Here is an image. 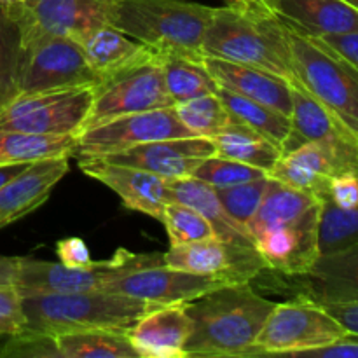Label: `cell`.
<instances>
[{"label":"cell","mask_w":358,"mask_h":358,"mask_svg":"<svg viewBox=\"0 0 358 358\" xmlns=\"http://www.w3.org/2000/svg\"><path fill=\"white\" fill-rule=\"evenodd\" d=\"M301 357L317 358H358V334L346 332L343 338L336 339L331 345L320 346L304 352Z\"/></svg>","instance_id":"cell-43"},{"label":"cell","mask_w":358,"mask_h":358,"mask_svg":"<svg viewBox=\"0 0 358 358\" xmlns=\"http://www.w3.org/2000/svg\"><path fill=\"white\" fill-rule=\"evenodd\" d=\"M345 171H358V143L308 142L282 154L268 177L318 198L329 180Z\"/></svg>","instance_id":"cell-13"},{"label":"cell","mask_w":358,"mask_h":358,"mask_svg":"<svg viewBox=\"0 0 358 358\" xmlns=\"http://www.w3.org/2000/svg\"><path fill=\"white\" fill-rule=\"evenodd\" d=\"M27 163H14V164H0V189L7 184V182L13 180L14 177L21 173V171L27 168Z\"/></svg>","instance_id":"cell-47"},{"label":"cell","mask_w":358,"mask_h":358,"mask_svg":"<svg viewBox=\"0 0 358 358\" xmlns=\"http://www.w3.org/2000/svg\"><path fill=\"white\" fill-rule=\"evenodd\" d=\"M318 215V247L320 255L345 250L358 243V206L341 208L329 198L320 196Z\"/></svg>","instance_id":"cell-33"},{"label":"cell","mask_w":358,"mask_h":358,"mask_svg":"<svg viewBox=\"0 0 358 358\" xmlns=\"http://www.w3.org/2000/svg\"><path fill=\"white\" fill-rule=\"evenodd\" d=\"M23 301L14 285L0 287V336L17 334L24 331Z\"/></svg>","instance_id":"cell-40"},{"label":"cell","mask_w":358,"mask_h":358,"mask_svg":"<svg viewBox=\"0 0 358 358\" xmlns=\"http://www.w3.org/2000/svg\"><path fill=\"white\" fill-rule=\"evenodd\" d=\"M24 2H27V0H0V3L6 6L7 9H17V7L23 6Z\"/></svg>","instance_id":"cell-50"},{"label":"cell","mask_w":358,"mask_h":358,"mask_svg":"<svg viewBox=\"0 0 358 358\" xmlns=\"http://www.w3.org/2000/svg\"><path fill=\"white\" fill-rule=\"evenodd\" d=\"M70 157L30 163L0 189V229L41 208L52 189L69 173Z\"/></svg>","instance_id":"cell-22"},{"label":"cell","mask_w":358,"mask_h":358,"mask_svg":"<svg viewBox=\"0 0 358 358\" xmlns=\"http://www.w3.org/2000/svg\"><path fill=\"white\" fill-rule=\"evenodd\" d=\"M56 255H58L59 262L70 266V268H87L93 264L90 248L84 243V240L77 236L59 240L56 243Z\"/></svg>","instance_id":"cell-42"},{"label":"cell","mask_w":358,"mask_h":358,"mask_svg":"<svg viewBox=\"0 0 358 358\" xmlns=\"http://www.w3.org/2000/svg\"><path fill=\"white\" fill-rule=\"evenodd\" d=\"M161 222L166 227L170 247L215 238V231L208 219H205L191 206L182 205L178 201H170L164 206Z\"/></svg>","instance_id":"cell-36"},{"label":"cell","mask_w":358,"mask_h":358,"mask_svg":"<svg viewBox=\"0 0 358 358\" xmlns=\"http://www.w3.org/2000/svg\"><path fill=\"white\" fill-rule=\"evenodd\" d=\"M252 282L280 294L292 292L294 297H306L318 304H358V243L345 250L320 255L304 275L287 276L264 269Z\"/></svg>","instance_id":"cell-12"},{"label":"cell","mask_w":358,"mask_h":358,"mask_svg":"<svg viewBox=\"0 0 358 358\" xmlns=\"http://www.w3.org/2000/svg\"><path fill=\"white\" fill-rule=\"evenodd\" d=\"M21 30L13 10L0 3V108L17 96Z\"/></svg>","instance_id":"cell-34"},{"label":"cell","mask_w":358,"mask_h":358,"mask_svg":"<svg viewBox=\"0 0 358 358\" xmlns=\"http://www.w3.org/2000/svg\"><path fill=\"white\" fill-rule=\"evenodd\" d=\"M213 7L187 0H115L110 24L154 51L203 59Z\"/></svg>","instance_id":"cell-4"},{"label":"cell","mask_w":358,"mask_h":358,"mask_svg":"<svg viewBox=\"0 0 358 358\" xmlns=\"http://www.w3.org/2000/svg\"><path fill=\"white\" fill-rule=\"evenodd\" d=\"M79 168L87 177L114 191L128 210L145 213L156 220L163 219L164 206L171 201L166 178L98 157L79 159Z\"/></svg>","instance_id":"cell-19"},{"label":"cell","mask_w":358,"mask_h":358,"mask_svg":"<svg viewBox=\"0 0 358 358\" xmlns=\"http://www.w3.org/2000/svg\"><path fill=\"white\" fill-rule=\"evenodd\" d=\"M318 38L358 70V31L341 35H324V37Z\"/></svg>","instance_id":"cell-44"},{"label":"cell","mask_w":358,"mask_h":358,"mask_svg":"<svg viewBox=\"0 0 358 358\" xmlns=\"http://www.w3.org/2000/svg\"><path fill=\"white\" fill-rule=\"evenodd\" d=\"M346 329L322 304L306 297L276 303L255 341L259 357H301L304 352L331 345Z\"/></svg>","instance_id":"cell-7"},{"label":"cell","mask_w":358,"mask_h":358,"mask_svg":"<svg viewBox=\"0 0 358 358\" xmlns=\"http://www.w3.org/2000/svg\"><path fill=\"white\" fill-rule=\"evenodd\" d=\"M254 2L257 3L259 7H262V9L268 10V13L276 14V10H278L280 0H254Z\"/></svg>","instance_id":"cell-49"},{"label":"cell","mask_w":358,"mask_h":358,"mask_svg":"<svg viewBox=\"0 0 358 358\" xmlns=\"http://www.w3.org/2000/svg\"><path fill=\"white\" fill-rule=\"evenodd\" d=\"M343 327L352 334H358V304L355 303H331L322 304Z\"/></svg>","instance_id":"cell-45"},{"label":"cell","mask_w":358,"mask_h":358,"mask_svg":"<svg viewBox=\"0 0 358 358\" xmlns=\"http://www.w3.org/2000/svg\"><path fill=\"white\" fill-rule=\"evenodd\" d=\"M156 58L173 103L219 93V84L210 76L203 59L171 51H156Z\"/></svg>","instance_id":"cell-29"},{"label":"cell","mask_w":358,"mask_h":358,"mask_svg":"<svg viewBox=\"0 0 358 358\" xmlns=\"http://www.w3.org/2000/svg\"><path fill=\"white\" fill-rule=\"evenodd\" d=\"M308 142L358 143V140L324 105L318 103L304 87H301V84H292L290 133L283 143L282 154L290 152Z\"/></svg>","instance_id":"cell-24"},{"label":"cell","mask_w":358,"mask_h":358,"mask_svg":"<svg viewBox=\"0 0 358 358\" xmlns=\"http://www.w3.org/2000/svg\"><path fill=\"white\" fill-rule=\"evenodd\" d=\"M275 304L250 282L226 283L185 303L192 322L185 358L259 357L255 341Z\"/></svg>","instance_id":"cell-1"},{"label":"cell","mask_w":358,"mask_h":358,"mask_svg":"<svg viewBox=\"0 0 358 358\" xmlns=\"http://www.w3.org/2000/svg\"><path fill=\"white\" fill-rule=\"evenodd\" d=\"M266 175L268 173L261 168L250 166V164L240 163V161L229 159V157L217 156V154L203 159L192 171V177L212 185L213 189L243 184V182L262 178Z\"/></svg>","instance_id":"cell-38"},{"label":"cell","mask_w":358,"mask_h":358,"mask_svg":"<svg viewBox=\"0 0 358 358\" xmlns=\"http://www.w3.org/2000/svg\"><path fill=\"white\" fill-rule=\"evenodd\" d=\"M80 44H83L90 65L100 76V80L124 66L142 62L154 55L152 48L135 38H129L124 31L112 24H103L90 31L80 41Z\"/></svg>","instance_id":"cell-26"},{"label":"cell","mask_w":358,"mask_h":358,"mask_svg":"<svg viewBox=\"0 0 358 358\" xmlns=\"http://www.w3.org/2000/svg\"><path fill=\"white\" fill-rule=\"evenodd\" d=\"M20 257H6L0 255V287L14 285Z\"/></svg>","instance_id":"cell-46"},{"label":"cell","mask_w":358,"mask_h":358,"mask_svg":"<svg viewBox=\"0 0 358 358\" xmlns=\"http://www.w3.org/2000/svg\"><path fill=\"white\" fill-rule=\"evenodd\" d=\"M115 0H27L10 9L20 23L21 38L65 35L83 41L90 31L110 24Z\"/></svg>","instance_id":"cell-14"},{"label":"cell","mask_w":358,"mask_h":358,"mask_svg":"<svg viewBox=\"0 0 358 358\" xmlns=\"http://www.w3.org/2000/svg\"><path fill=\"white\" fill-rule=\"evenodd\" d=\"M192 322L185 303L156 306L126 331L140 358H185Z\"/></svg>","instance_id":"cell-20"},{"label":"cell","mask_w":358,"mask_h":358,"mask_svg":"<svg viewBox=\"0 0 358 358\" xmlns=\"http://www.w3.org/2000/svg\"><path fill=\"white\" fill-rule=\"evenodd\" d=\"M194 136L178 119L173 107L121 115L77 135V159L101 157L157 140Z\"/></svg>","instance_id":"cell-11"},{"label":"cell","mask_w":358,"mask_h":358,"mask_svg":"<svg viewBox=\"0 0 358 358\" xmlns=\"http://www.w3.org/2000/svg\"><path fill=\"white\" fill-rule=\"evenodd\" d=\"M322 196L331 199L341 208H357L358 206V171H345L334 175L329 180L327 189ZM320 198V196H318Z\"/></svg>","instance_id":"cell-41"},{"label":"cell","mask_w":358,"mask_h":358,"mask_svg":"<svg viewBox=\"0 0 358 358\" xmlns=\"http://www.w3.org/2000/svg\"><path fill=\"white\" fill-rule=\"evenodd\" d=\"M98 83L100 76L90 65L77 38L49 34L21 38L17 96L94 87Z\"/></svg>","instance_id":"cell-6"},{"label":"cell","mask_w":358,"mask_h":358,"mask_svg":"<svg viewBox=\"0 0 358 358\" xmlns=\"http://www.w3.org/2000/svg\"><path fill=\"white\" fill-rule=\"evenodd\" d=\"M203 63L222 90L268 105L287 117L292 114V84L283 77L259 66L227 62L213 56H205Z\"/></svg>","instance_id":"cell-21"},{"label":"cell","mask_w":358,"mask_h":358,"mask_svg":"<svg viewBox=\"0 0 358 358\" xmlns=\"http://www.w3.org/2000/svg\"><path fill=\"white\" fill-rule=\"evenodd\" d=\"M345 2H348L350 6H353L358 10V0H345Z\"/></svg>","instance_id":"cell-51"},{"label":"cell","mask_w":358,"mask_h":358,"mask_svg":"<svg viewBox=\"0 0 358 358\" xmlns=\"http://www.w3.org/2000/svg\"><path fill=\"white\" fill-rule=\"evenodd\" d=\"M21 301L27 322L24 331L51 336L91 329L128 331L147 311L156 308L145 301L107 290L37 294L21 297Z\"/></svg>","instance_id":"cell-3"},{"label":"cell","mask_w":358,"mask_h":358,"mask_svg":"<svg viewBox=\"0 0 358 358\" xmlns=\"http://www.w3.org/2000/svg\"><path fill=\"white\" fill-rule=\"evenodd\" d=\"M210 156H215V147L212 140L201 138V136H187V138H170L143 143V145L131 147L122 152L107 154L98 159L140 168L166 180H177V178L192 177L196 166Z\"/></svg>","instance_id":"cell-18"},{"label":"cell","mask_w":358,"mask_h":358,"mask_svg":"<svg viewBox=\"0 0 358 358\" xmlns=\"http://www.w3.org/2000/svg\"><path fill=\"white\" fill-rule=\"evenodd\" d=\"M210 140L215 147L217 156L229 157V159L261 168L266 173L282 157V150L276 143H273L255 129L234 121H231L226 128L220 129Z\"/></svg>","instance_id":"cell-27"},{"label":"cell","mask_w":358,"mask_h":358,"mask_svg":"<svg viewBox=\"0 0 358 358\" xmlns=\"http://www.w3.org/2000/svg\"><path fill=\"white\" fill-rule=\"evenodd\" d=\"M276 14L313 37L358 31V10L345 0H280Z\"/></svg>","instance_id":"cell-25"},{"label":"cell","mask_w":358,"mask_h":358,"mask_svg":"<svg viewBox=\"0 0 358 358\" xmlns=\"http://www.w3.org/2000/svg\"><path fill=\"white\" fill-rule=\"evenodd\" d=\"M217 94H219L224 107L229 112L231 121L255 129L261 135H264L266 138L271 140L273 143H276L282 150L283 143H285L287 136L290 133V117L275 110V108L268 107V105L259 103V101L250 100V98L240 96V94L222 90V87H219Z\"/></svg>","instance_id":"cell-32"},{"label":"cell","mask_w":358,"mask_h":358,"mask_svg":"<svg viewBox=\"0 0 358 358\" xmlns=\"http://www.w3.org/2000/svg\"><path fill=\"white\" fill-rule=\"evenodd\" d=\"M164 264L201 276H215L229 283L252 282L266 268L259 254H245L219 238L175 245L164 252Z\"/></svg>","instance_id":"cell-17"},{"label":"cell","mask_w":358,"mask_h":358,"mask_svg":"<svg viewBox=\"0 0 358 358\" xmlns=\"http://www.w3.org/2000/svg\"><path fill=\"white\" fill-rule=\"evenodd\" d=\"M203 55L259 66L297 84L285 24L278 14L245 13L229 6L213 7L203 38Z\"/></svg>","instance_id":"cell-2"},{"label":"cell","mask_w":358,"mask_h":358,"mask_svg":"<svg viewBox=\"0 0 358 358\" xmlns=\"http://www.w3.org/2000/svg\"><path fill=\"white\" fill-rule=\"evenodd\" d=\"M320 203L294 222L280 224L254 236L255 248L266 268L287 276L304 275L320 257L318 247Z\"/></svg>","instance_id":"cell-16"},{"label":"cell","mask_w":358,"mask_h":358,"mask_svg":"<svg viewBox=\"0 0 358 358\" xmlns=\"http://www.w3.org/2000/svg\"><path fill=\"white\" fill-rule=\"evenodd\" d=\"M76 145V135H35L0 129V164H30L35 161L72 157Z\"/></svg>","instance_id":"cell-28"},{"label":"cell","mask_w":358,"mask_h":358,"mask_svg":"<svg viewBox=\"0 0 358 358\" xmlns=\"http://www.w3.org/2000/svg\"><path fill=\"white\" fill-rule=\"evenodd\" d=\"M173 105L154 51L149 58L103 77L93 87L90 114L80 131L121 115L168 108Z\"/></svg>","instance_id":"cell-9"},{"label":"cell","mask_w":358,"mask_h":358,"mask_svg":"<svg viewBox=\"0 0 358 358\" xmlns=\"http://www.w3.org/2000/svg\"><path fill=\"white\" fill-rule=\"evenodd\" d=\"M268 185L269 177L266 175V177L243 182V184L215 189V192L219 196L222 206L226 208V212L234 220H238V222L248 227L250 220L257 213L262 199H264Z\"/></svg>","instance_id":"cell-37"},{"label":"cell","mask_w":358,"mask_h":358,"mask_svg":"<svg viewBox=\"0 0 358 358\" xmlns=\"http://www.w3.org/2000/svg\"><path fill=\"white\" fill-rule=\"evenodd\" d=\"M93 87L23 94L0 108V129L35 135H79L90 114Z\"/></svg>","instance_id":"cell-10"},{"label":"cell","mask_w":358,"mask_h":358,"mask_svg":"<svg viewBox=\"0 0 358 358\" xmlns=\"http://www.w3.org/2000/svg\"><path fill=\"white\" fill-rule=\"evenodd\" d=\"M318 203H320L318 198L311 192L299 191V189H294L290 185L275 180V178H269L264 199H262L254 219L248 224L252 238L261 231L269 229V227L299 220L310 210L318 206Z\"/></svg>","instance_id":"cell-30"},{"label":"cell","mask_w":358,"mask_h":358,"mask_svg":"<svg viewBox=\"0 0 358 358\" xmlns=\"http://www.w3.org/2000/svg\"><path fill=\"white\" fill-rule=\"evenodd\" d=\"M226 3L229 7H234L238 10H245V13H266V14H273L268 13L266 9L259 7L254 0H226Z\"/></svg>","instance_id":"cell-48"},{"label":"cell","mask_w":358,"mask_h":358,"mask_svg":"<svg viewBox=\"0 0 358 358\" xmlns=\"http://www.w3.org/2000/svg\"><path fill=\"white\" fill-rule=\"evenodd\" d=\"M168 187H170L171 201L191 206L196 212L201 213L205 219H208L219 240L226 241L227 245L245 252V254H259L250 229L234 220L226 212L212 185L205 184L194 177H185L177 178V180H168Z\"/></svg>","instance_id":"cell-23"},{"label":"cell","mask_w":358,"mask_h":358,"mask_svg":"<svg viewBox=\"0 0 358 358\" xmlns=\"http://www.w3.org/2000/svg\"><path fill=\"white\" fill-rule=\"evenodd\" d=\"M182 124L194 136L212 138L231 122L229 112L224 107L219 94H203L173 105Z\"/></svg>","instance_id":"cell-35"},{"label":"cell","mask_w":358,"mask_h":358,"mask_svg":"<svg viewBox=\"0 0 358 358\" xmlns=\"http://www.w3.org/2000/svg\"><path fill=\"white\" fill-rule=\"evenodd\" d=\"M226 283L229 282L215 276L192 275L180 269L168 268L164 261H159L121 273L112 278L103 287V290L124 294L154 306H166V304L189 303Z\"/></svg>","instance_id":"cell-15"},{"label":"cell","mask_w":358,"mask_h":358,"mask_svg":"<svg viewBox=\"0 0 358 358\" xmlns=\"http://www.w3.org/2000/svg\"><path fill=\"white\" fill-rule=\"evenodd\" d=\"M0 358H59L56 338L44 332L21 331L3 336Z\"/></svg>","instance_id":"cell-39"},{"label":"cell","mask_w":358,"mask_h":358,"mask_svg":"<svg viewBox=\"0 0 358 358\" xmlns=\"http://www.w3.org/2000/svg\"><path fill=\"white\" fill-rule=\"evenodd\" d=\"M164 261V254H133L119 248L107 261H93L87 268H70L63 262L20 257L14 287L21 297L37 294H72L103 290L112 278L140 266Z\"/></svg>","instance_id":"cell-8"},{"label":"cell","mask_w":358,"mask_h":358,"mask_svg":"<svg viewBox=\"0 0 358 358\" xmlns=\"http://www.w3.org/2000/svg\"><path fill=\"white\" fill-rule=\"evenodd\" d=\"M283 24L297 84L358 140V70L318 37Z\"/></svg>","instance_id":"cell-5"},{"label":"cell","mask_w":358,"mask_h":358,"mask_svg":"<svg viewBox=\"0 0 358 358\" xmlns=\"http://www.w3.org/2000/svg\"><path fill=\"white\" fill-rule=\"evenodd\" d=\"M59 358H140L126 331L91 329L58 334Z\"/></svg>","instance_id":"cell-31"}]
</instances>
